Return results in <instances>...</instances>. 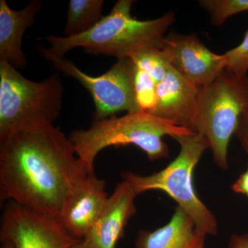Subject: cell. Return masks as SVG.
<instances>
[{"label": "cell", "instance_id": "cell-13", "mask_svg": "<svg viewBox=\"0 0 248 248\" xmlns=\"http://www.w3.org/2000/svg\"><path fill=\"white\" fill-rule=\"evenodd\" d=\"M42 6V1L32 0L24 9L15 11L6 0L0 1V61L8 62L16 68L25 67L23 37L33 24Z\"/></svg>", "mask_w": 248, "mask_h": 248}, {"label": "cell", "instance_id": "cell-5", "mask_svg": "<svg viewBox=\"0 0 248 248\" xmlns=\"http://www.w3.org/2000/svg\"><path fill=\"white\" fill-rule=\"evenodd\" d=\"M179 143V155L169 166L151 175L142 176L130 171L122 174L139 195L150 190L166 192L178 206L195 222L197 230L205 236L218 232L216 217L199 198L193 185V172L204 152L210 148L206 138L195 133L174 139Z\"/></svg>", "mask_w": 248, "mask_h": 248}, {"label": "cell", "instance_id": "cell-4", "mask_svg": "<svg viewBox=\"0 0 248 248\" xmlns=\"http://www.w3.org/2000/svg\"><path fill=\"white\" fill-rule=\"evenodd\" d=\"M63 97L58 74L31 81L8 62L0 61V141L53 125Z\"/></svg>", "mask_w": 248, "mask_h": 248}, {"label": "cell", "instance_id": "cell-19", "mask_svg": "<svg viewBox=\"0 0 248 248\" xmlns=\"http://www.w3.org/2000/svg\"><path fill=\"white\" fill-rule=\"evenodd\" d=\"M226 69L241 76H248V30L242 42L237 46L224 53Z\"/></svg>", "mask_w": 248, "mask_h": 248}, {"label": "cell", "instance_id": "cell-6", "mask_svg": "<svg viewBox=\"0 0 248 248\" xmlns=\"http://www.w3.org/2000/svg\"><path fill=\"white\" fill-rule=\"evenodd\" d=\"M248 110V76L226 68L211 84L200 89L195 132L206 138L220 169H228L230 141Z\"/></svg>", "mask_w": 248, "mask_h": 248}, {"label": "cell", "instance_id": "cell-15", "mask_svg": "<svg viewBox=\"0 0 248 248\" xmlns=\"http://www.w3.org/2000/svg\"><path fill=\"white\" fill-rule=\"evenodd\" d=\"M103 0H71L68 3L64 37H74L87 32L102 16Z\"/></svg>", "mask_w": 248, "mask_h": 248}, {"label": "cell", "instance_id": "cell-17", "mask_svg": "<svg viewBox=\"0 0 248 248\" xmlns=\"http://www.w3.org/2000/svg\"><path fill=\"white\" fill-rule=\"evenodd\" d=\"M199 5L208 13L215 27H221L235 15L248 11V0H200Z\"/></svg>", "mask_w": 248, "mask_h": 248}, {"label": "cell", "instance_id": "cell-22", "mask_svg": "<svg viewBox=\"0 0 248 248\" xmlns=\"http://www.w3.org/2000/svg\"><path fill=\"white\" fill-rule=\"evenodd\" d=\"M228 248H248V234H233L228 242Z\"/></svg>", "mask_w": 248, "mask_h": 248}, {"label": "cell", "instance_id": "cell-20", "mask_svg": "<svg viewBox=\"0 0 248 248\" xmlns=\"http://www.w3.org/2000/svg\"><path fill=\"white\" fill-rule=\"evenodd\" d=\"M235 135L248 155V110L241 115Z\"/></svg>", "mask_w": 248, "mask_h": 248}, {"label": "cell", "instance_id": "cell-11", "mask_svg": "<svg viewBox=\"0 0 248 248\" xmlns=\"http://www.w3.org/2000/svg\"><path fill=\"white\" fill-rule=\"evenodd\" d=\"M136 192L123 180L109 196L100 217L81 240L86 248H115L123 237L129 220L137 213Z\"/></svg>", "mask_w": 248, "mask_h": 248}, {"label": "cell", "instance_id": "cell-23", "mask_svg": "<svg viewBox=\"0 0 248 248\" xmlns=\"http://www.w3.org/2000/svg\"><path fill=\"white\" fill-rule=\"evenodd\" d=\"M1 248H15L14 245L9 241H1Z\"/></svg>", "mask_w": 248, "mask_h": 248}, {"label": "cell", "instance_id": "cell-16", "mask_svg": "<svg viewBox=\"0 0 248 248\" xmlns=\"http://www.w3.org/2000/svg\"><path fill=\"white\" fill-rule=\"evenodd\" d=\"M130 58L135 66L151 77L156 84L164 79L171 67L166 54L159 48L145 49Z\"/></svg>", "mask_w": 248, "mask_h": 248}, {"label": "cell", "instance_id": "cell-3", "mask_svg": "<svg viewBox=\"0 0 248 248\" xmlns=\"http://www.w3.org/2000/svg\"><path fill=\"white\" fill-rule=\"evenodd\" d=\"M192 133L195 132L170 121L137 112L94 120L90 128L73 130L68 138L89 175H94V160L105 148L134 145L154 161L169 156V147L162 140L164 136L175 139Z\"/></svg>", "mask_w": 248, "mask_h": 248}, {"label": "cell", "instance_id": "cell-18", "mask_svg": "<svg viewBox=\"0 0 248 248\" xmlns=\"http://www.w3.org/2000/svg\"><path fill=\"white\" fill-rule=\"evenodd\" d=\"M135 86L140 109L142 112L153 113L156 105L157 84L145 72L135 66Z\"/></svg>", "mask_w": 248, "mask_h": 248}, {"label": "cell", "instance_id": "cell-7", "mask_svg": "<svg viewBox=\"0 0 248 248\" xmlns=\"http://www.w3.org/2000/svg\"><path fill=\"white\" fill-rule=\"evenodd\" d=\"M50 61L59 71L78 80L91 93L95 107L94 120L113 117L122 111L142 112L137 100L135 65L131 58L117 60L107 73L97 77L86 74L64 58Z\"/></svg>", "mask_w": 248, "mask_h": 248}, {"label": "cell", "instance_id": "cell-10", "mask_svg": "<svg viewBox=\"0 0 248 248\" xmlns=\"http://www.w3.org/2000/svg\"><path fill=\"white\" fill-rule=\"evenodd\" d=\"M105 187V181L89 174L67 200L58 220L76 239H84L100 217L109 197Z\"/></svg>", "mask_w": 248, "mask_h": 248}, {"label": "cell", "instance_id": "cell-24", "mask_svg": "<svg viewBox=\"0 0 248 248\" xmlns=\"http://www.w3.org/2000/svg\"><path fill=\"white\" fill-rule=\"evenodd\" d=\"M74 248H86L85 247L84 245L82 244V241H80L79 244L77 245L76 247H75Z\"/></svg>", "mask_w": 248, "mask_h": 248}, {"label": "cell", "instance_id": "cell-14", "mask_svg": "<svg viewBox=\"0 0 248 248\" xmlns=\"http://www.w3.org/2000/svg\"><path fill=\"white\" fill-rule=\"evenodd\" d=\"M205 237L190 217L177 206L165 226L139 232L135 245L136 248H205Z\"/></svg>", "mask_w": 248, "mask_h": 248}, {"label": "cell", "instance_id": "cell-12", "mask_svg": "<svg viewBox=\"0 0 248 248\" xmlns=\"http://www.w3.org/2000/svg\"><path fill=\"white\" fill-rule=\"evenodd\" d=\"M200 88L172 66L156 87V105L151 115L195 132Z\"/></svg>", "mask_w": 248, "mask_h": 248}, {"label": "cell", "instance_id": "cell-8", "mask_svg": "<svg viewBox=\"0 0 248 248\" xmlns=\"http://www.w3.org/2000/svg\"><path fill=\"white\" fill-rule=\"evenodd\" d=\"M0 241H11L15 248H74L81 240L57 218L9 201L3 210Z\"/></svg>", "mask_w": 248, "mask_h": 248}, {"label": "cell", "instance_id": "cell-9", "mask_svg": "<svg viewBox=\"0 0 248 248\" xmlns=\"http://www.w3.org/2000/svg\"><path fill=\"white\" fill-rule=\"evenodd\" d=\"M161 49L171 66L200 89L211 84L226 68L224 54L209 50L195 34L170 32Z\"/></svg>", "mask_w": 248, "mask_h": 248}, {"label": "cell", "instance_id": "cell-1", "mask_svg": "<svg viewBox=\"0 0 248 248\" xmlns=\"http://www.w3.org/2000/svg\"><path fill=\"white\" fill-rule=\"evenodd\" d=\"M89 175L69 138L53 125L0 141V197L58 219Z\"/></svg>", "mask_w": 248, "mask_h": 248}, {"label": "cell", "instance_id": "cell-21", "mask_svg": "<svg viewBox=\"0 0 248 248\" xmlns=\"http://www.w3.org/2000/svg\"><path fill=\"white\" fill-rule=\"evenodd\" d=\"M232 190L236 193L241 194L248 197V166L246 171L232 184Z\"/></svg>", "mask_w": 248, "mask_h": 248}, {"label": "cell", "instance_id": "cell-2", "mask_svg": "<svg viewBox=\"0 0 248 248\" xmlns=\"http://www.w3.org/2000/svg\"><path fill=\"white\" fill-rule=\"evenodd\" d=\"M133 0H119L108 16L92 29L74 37L48 35L38 40L48 42V48L39 52L46 60L63 58L72 49L82 48L91 55L129 58L141 50L162 47L169 28L175 22V14L169 11L156 19L140 20L132 16Z\"/></svg>", "mask_w": 248, "mask_h": 248}]
</instances>
